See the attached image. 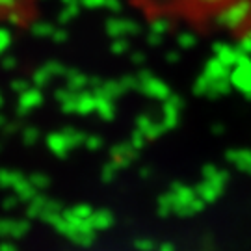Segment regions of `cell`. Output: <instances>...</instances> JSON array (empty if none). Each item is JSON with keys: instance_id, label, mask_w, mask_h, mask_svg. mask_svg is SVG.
<instances>
[]
</instances>
